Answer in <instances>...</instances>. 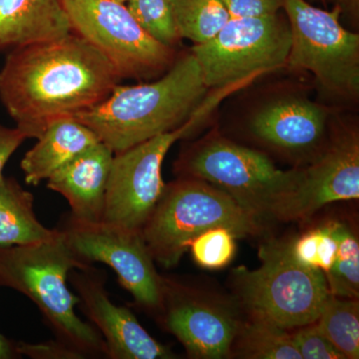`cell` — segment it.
<instances>
[{
    "label": "cell",
    "instance_id": "2e32d148",
    "mask_svg": "<svg viewBox=\"0 0 359 359\" xmlns=\"http://www.w3.org/2000/svg\"><path fill=\"white\" fill-rule=\"evenodd\" d=\"M114 152L99 142L47 179V188L60 194L71 216L84 222L102 219L106 187Z\"/></svg>",
    "mask_w": 359,
    "mask_h": 359
},
{
    "label": "cell",
    "instance_id": "4fadbf2b",
    "mask_svg": "<svg viewBox=\"0 0 359 359\" xmlns=\"http://www.w3.org/2000/svg\"><path fill=\"white\" fill-rule=\"evenodd\" d=\"M358 198V135L344 132L311 166L302 170L297 188L278 205L273 219L302 221L330 203Z\"/></svg>",
    "mask_w": 359,
    "mask_h": 359
},
{
    "label": "cell",
    "instance_id": "9a60e30c",
    "mask_svg": "<svg viewBox=\"0 0 359 359\" xmlns=\"http://www.w3.org/2000/svg\"><path fill=\"white\" fill-rule=\"evenodd\" d=\"M330 111L297 96L273 99L255 111L250 130L259 141L289 154H306L320 147Z\"/></svg>",
    "mask_w": 359,
    "mask_h": 359
},
{
    "label": "cell",
    "instance_id": "ba28073f",
    "mask_svg": "<svg viewBox=\"0 0 359 359\" xmlns=\"http://www.w3.org/2000/svg\"><path fill=\"white\" fill-rule=\"evenodd\" d=\"M290 29L287 66L313 73L335 95L356 98L359 92V36L339 22L340 11L314 7L306 0H283Z\"/></svg>",
    "mask_w": 359,
    "mask_h": 359
},
{
    "label": "cell",
    "instance_id": "1f68e13d",
    "mask_svg": "<svg viewBox=\"0 0 359 359\" xmlns=\"http://www.w3.org/2000/svg\"><path fill=\"white\" fill-rule=\"evenodd\" d=\"M337 6L339 7L341 13H346L353 20H358L359 11V0H337Z\"/></svg>",
    "mask_w": 359,
    "mask_h": 359
},
{
    "label": "cell",
    "instance_id": "52a82bcc",
    "mask_svg": "<svg viewBox=\"0 0 359 359\" xmlns=\"http://www.w3.org/2000/svg\"><path fill=\"white\" fill-rule=\"evenodd\" d=\"M290 48L289 22L276 13L230 18L212 39L195 44L191 52L207 88L228 91L287 66Z\"/></svg>",
    "mask_w": 359,
    "mask_h": 359
},
{
    "label": "cell",
    "instance_id": "277c9868",
    "mask_svg": "<svg viewBox=\"0 0 359 359\" xmlns=\"http://www.w3.org/2000/svg\"><path fill=\"white\" fill-rule=\"evenodd\" d=\"M216 226L243 238L259 235L264 224L221 189L203 180L180 177L166 184L141 233L154 262L171 269L194 238Z\"/></svg>",
    "mask_w": 359,
    "mask_h": 359
},
{
    "label": "cell",
    "instance_id": "603a6c76",
    "mask_svg": "<svg viewBox=\"0 0 359 359\" xmlns=\"http://www.w3.org/2000/svg\"><path fill=\"white\" fill-rule=\"evenodd\" d=\"M337 241V254L332 269L325 275L330 294L346 299L359 297V244L348 224L330 221Z\"/></svg>",
    "mask_w": 359,
    "mask_h": 359
},
{
    "label": "cell",
    "instance_id": "9c48e42d",
    "mask_svg": "<svg viewBox=\"0 0 359 359\" xmlns=\"http://www.w3.org/2000/svg\"><path fill=\"white\" fill-rule=\"evenodd\" d=\"M71 30L107 58L120 78L150 79L169 69L174 49L151 37L125 4L62 0Z\"/></svg>",
    "mask_w": 359,
    "mask_h": 359
},
{
    "label": "cell",
    "instance_id": "3957f363",
    "mask_svg": "<svg viewBox=\"0 0 359 359\" xmlns=\"http://www.w3.org/2000/svg\"><path fill=\"white\" fill-rule=\"evenodd\" d=\"M57 231L55 237L45 242L0 245V287L28 297L39 309L55 340L81 359L107 358L102 335L75 313L79 299L68 289L70 271L88 266L74 256Z\"/></svg>",
    "mask_w": 359,
    "mask_h": 359
},
{
    "label": "cell",
    "instance_id": "7a4b0ae2",
    "mask_svg": "<svg viewBox=\"0 0 359 359\" xmlns=\"http://www.w3.org/2000/svg\"><path fill=\"white\" fill-rule=\"evenodd\" d=\"M208 90L190 52L174 61L157 81L118 84L105 100L74 119L117 154L179 128L199 110Z\"/></svg>",
    "mask_w": 359,
    "mask_h": 359
},
{
    "label": "cell",
    "instance_id": "44dd1931",
    "mask_svg": "<svg viewBox=\"0 0 359 359\" xmlns=\"http://www.w3.org/2000/svg\"><path fill=\"white\" fill-rule=\"evenodd\" d=\"M316 325L346 359L359 358L358 299L330 294Z\"/></svg>",
    "mask_w": 359,
    "mask_h": 359
},
{
    "label": "cell",
    "instance_id": "ffe728a7",
    "mask_svg": "<svg viewBox=\"0 0 359 359\" xmlns=\"http://www.w3.org/2000/svg\"><path fill=\"white\" fill-rule=\"evenodd\" d=\"M250 359H302L290 330L269 321L252 318L240 323L231 353Z\"/></svg>",
    "mask_w": 359,
    "mask_h": 359
},
{
    "label": "cell",
    "instance_id": "8992f818",
    "mask_svg": "<svg viewBox=\"0 0 359 359\" xmlns=\"http://www.w3.org/2000/svg\"><path fill=\"white\" fill-rule=\"evenodd\" d=\"M262 266L235 271L236 292L252 318L292 330L316 323L330 294L323 271L297 263L289 243L271 242Z\"/></svg>",
    "mask_w": 359,
    "mask_h": 359
},
{
    "label": "cell",
    "instance_id": "d4e9b609",
    "mask_svg": "<svg viewBox=\"0 0 359 359\" xmlns=\"http://www.w3.org/2000/svg\"><path fill=\"white\" fill-rule=\"evenodd\" d=\"M290 254L297 263L323 271L332 269L337 254V241L330 223L309 230L289 243Z\"/></svg>",
    "mask_w": 359,
    "mask_h": 359
},
{
    "label": "cell",
    "instance_id": "4dcf8cb0",
    "mask_svg": "<svg viewBox=\"0 0 359 359\" xmlns=\"http://www.w3.org/2000/svg\"><path fill=\"white\" fill-rule=\"evenodd\" d=\"M18 353V342L7 339L4 334H0V359L20 358Z\"/></svg>",
    "mask_w": 359,
    "mask_h": 359
},
{
    "label": "cell",
    "instance_id": "cb8c5ba5",
    "mask_svg": "<svg viewBox=\"0 0 359 359\" xmlns=\"http://www.w3.org/2000/svg\"><path fill=\"white\" fill-rule=\"evenodd\" d=\"M127 7L139 25L160 43L173 48L181 39L171 0H129Z\"/></svg>",
    "mask_w": 359,
    "mask_h": 359
},
{
    "label": "cell",
    "instance_id": "d6a6232c",
    "mask_svg": "<svg viewBox=\"0 0 359 359\" xmlns=\"http://www.w3.org/2000/svg\"><path fill=\"white\" fill-rule=\"evenodd\" d=\"M115 1L120 2V4H127L129 0H115Z\"/></svg>",
    "mask_w": 359,
    "mask_h": 359
},
{
    "label": "cell",
    "instance_id": "30bf717a",
    "mask_svg": "<svg viewBox=\"0 0 359 359\" xmlns=\"http://www.w3.org/2000/svg\"><path fill=\"white\" fill-rule=\"evenodd\" d=\"M210 107L212 104L201 106L179 128L114 155L101 221L129 230H142L166 186L162 166L167 153L177 141L193 131Z\"/></svg>",
    "mask_w": 359,
    "mask_h": 359
},
{
    "label": "cell",
    "instance_id": "7c38bea8",
    "mask_svg": "<svg viewBox=\"0 0 359 359\" xmlns=\"http://www.w3.org/2000/svg\"><path fill=\"white\" fill-rule=\"evenodd\" d=\"M79 308L102 335L110 359H171L175 354L148 334L133 313L111 301L105 273L93 266L68 275Z\"/></svg>",
    "mask_w": 359,
    "mask_h": 359
},
{
    "label": "cell",
    "instance_id": "6da1fadb",
    "mask_svg": "<svg viewBox=\"0 0 359 359\" xmlns=\"http://www.w3.org/2000/svg\"><path fill=\"white\" fill-rule=\"evenodd\" d=\"M107 58L76 33L9 52L0 70V101L27 138L105 100L119 84Z\"/></svg>",
    "mask_w": 359,
    "mask_h": 359
},
{
    "label": "cell",
    "instance_id": "8fae6325",
    "mask_svg": "<svg viewBox=\"0 0 359 359\" xmlns=\"http://www.w3.org/2000/svg\"><path fill=\"white\" fill-rule=\"evenodd\" d=\"M58 230L74 256L86 266L102 263L114 269L120 285L137 304L159 311L163 278L144 242L141 231L106 222H84L66 215Z\"/></svg>",
    "mask_w": 359,
    "mask_h": 359
},
{
    "label": "cell",
    "instance_id": "f1b7e54d",
    "mask_svg": "<svg viewBox=\"0 0 359 359\" xmlns=\"http://www.w3.org/2000/svg\"><path fill=\"white\" fill-rule=\"evenodd\" d=\"M18 353L35 359H81L75 351L53 339L42 344L18 342Z\"/></svg>",
    "mask_w": 359,
    "mask_h": 359
},
{
    "label": "cell",
    "instance_id": "ac0fdd59",
    "mask_svg": "<svg viewBox=\"0 0 359 359\" xmlns=\"http://www.w3.org/2000/svg\"><path fill=\"white\" fill-rule=\"evenodd\" d=\"M99 142L91 129L74 118H63L52 123L21 160L26 183L39 186Z\"/></svg>",
    "mask_w": 359,
    "mask_h": 359
},
{
    "label": "cell",
    "instance_id": "4316f807",
    "mask_svg": "<svg viewBox=\"0 0 359 359\" xmlns=\"http://www.w3.org/2000/svg\"><path fill=\"white\" fill-rule=\"evenodd\" d=\"M292 330V340L302 359H346L318 330L316 323Z\"/></svg>",
    "mask_w": 359,
    "mask_h": 359
},
{
    "label": "cell",
    "instance_id": "d6986e66",
    "mask_svg": "<svg viewBox=\"0 0 359 359\" xmlns=\"http://www.w3.org/2000/svg\"><path fill=\"white\" fill-rule=\"evenodd\" d=\"M57 229L46 228L34 211V197L13 177H0V245H23L51 240Z\"/></svg>",
    "mask_w": 359,
    "mask_h": 359
},
{
    "label": "cell",
    "instance_id": "5b68a950",
    "mask_svg": "<svg viewBox=\"0 0 359 359\" xmlns=\"http://www.w3.org/2000/svg\"><path fill=\"white\" fill-rule=\"evenodd\" d=\"M176 172L221 189L263 222L273 219L302 176V170L283 171L264 153L218 134H210L187 149L177 161Z\"/></svg>",
    "mask_w": 359,
    "mask_h": 359
},
{
    "label": "cell",
    "instance_id": "484cf974",
    "mask_svg": "<svg viewBox=\"0 0 359 359\" xmlns=\"http://www.w3.org/2000/svg\"><path fill=\"white\" fill-rule=\"evenodd\" d=\"M237 236L228 228L216 226L201 233L191 243L194 261L204 269H218L228 266L236 255Z\"/></svg>",
    "mask_w": 359,
    "mask_h": 359
},
{
    "label": "cell",
    "instance_id": "f546056e",
    "mask_svg": "<svg viewBox=\"0 0 359 359\" xmlns=\"http://www.w3.org/2000/svg\"><path fill=\"white\" fill-rule=\"evenodd\" d=\"M26 139L27 136L18 127L7 128L0 124V177L4 175L6 163Z\"/></svg>",
    "mask_w": 359,
    "mask_h": 359
},
{
    "label": "cell",
    "instance_id": "7402d4cb",
    "mask_svg": "<svg viewBox=\"0 0 359 359\" xmlns=\"http://www.w3.org/2000/svg\"><path fill=\"white\" fill-rule=\"evenodd\" d=\"M181 39L195 44L212 39L229 20L222 0H171Z\"/></svg>",
    "mask_w": 359,
    "mask_h": 359
},
{
    "label": "cell",
    "instance_id": "83f0119b",
    "mask_svg": "<svg viewBox=\"0 0 359 359\" xmlns=\"http://www.w3.org/2000/svg\"><path fill=\"white\" fill-rule=\"evenodd\" d=\"M231 18L273 15L283 8V0H222Z\"/></svg>",
    "mask_w": 359,
    "mask_h": 359
},
{
    "label": "cell",
    "instance_id": "5bb4252c",
    "mask_svg": "<svg viewBox=\"0 0 359 359\" xmlns=\"http://www.w3.org/2000/svg\"><path fill=\"white\" fill-rule=\"evenodd\" d=\"M163 323L193 358L219 359L231 354L240 321L222 306L193 299L163 278Z\"/></svg>",
    "mask_w": 359,
    "mask_h": 359
},
{
    "label": "cell",
    "instance_id": "e0dca14e",
    "mask_svg": "<svg viewBox=\"0 0 359 359\" xmlns=\"http://www.w3.org/2000/svg\"><path fill=\"white\" fill-rule=\"evenodd\" d=\"M71 32L62 0H0V51L60 39Z\"/></svg>",
    "mask_w": 359,
    "mask_h": 359
}]
</instances>
